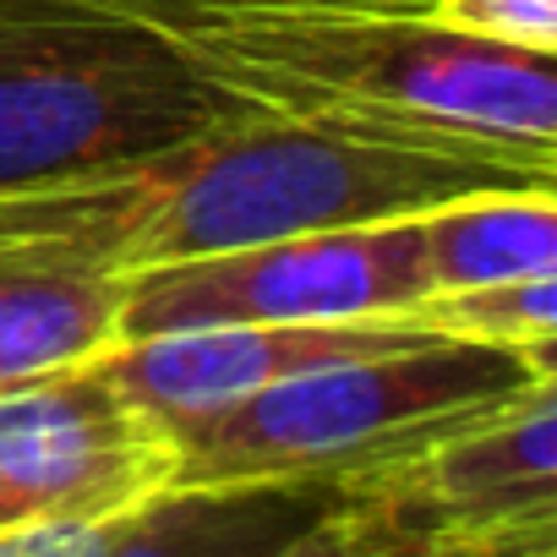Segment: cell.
Wrapping results in <instances>:
<instances>
[{"mask_svg": "<svg viewBox=\"0 0 557 557\" xmlns=\"http://www.w3.org/2000/svg\"><path fill=\"white\" fill-rule=\"evenodd\" d=\"M426 301L416 219L312 230L121 278V345L246 323H367Z\"/></svg>", "mask_w": 557, "mask_h": 557, "instance_id": "obj_5", "label": "cell"}, {"mask_svg": "<svg viewBox=\"0 0 557 557\" xmlns=\"http://www.w3.org/2000/svg\"><path fill=\"white\" fill-rule=\"evenodd\" d=\"M104 557H421V541L345 481H175L115 519Z\"/></svg>", "mask_w": 557, "mask_h": 557, "instance_id": "obj_7", "label": "cell"}, {"mask_svg": "<svg viewBox=\"0 0 557 557\" xmlns=\"http://www.w3.org/2000/svg\"><path fill=\"white\" fill-rule=\"evenodd\" d=\"M426 17L492 50H513V55L557 50V0H426Z\"/></svg>", "mask_w": 557, "mask_h": 557, "instance_id": "obj_12", "label": "cell"}, {"mask_svg": "<svg viewBox=\"0 0 557 557\" xmlns=\"http://www.w3.org/2000/svg\"><path fill=\"white\" fill-rule=\"evenodd\" d=\"M421 334L405 318H367V323H246V329H186L126 339L99 367L132 394L170 437L329 361H350L383 345Z\"/></svg>", "mask_w": 557, "mask_h": 557, "instance_id": "obj_9", "label": "cell"}, {"mask_svg": "<svg viewBox=\"0 0 557 557\" xmlns=\"http://www.w3.org/2000/svg\"><path fill=\"white\" fill-rule=\"evenodd\" d=\"M421 557H426V552H421Z\"/></svg>", "mask_w": 557, "mask_h": 557, "instance_id": "obj_14", "label": "cell"}, {"mask_svg": "<svg viewBox=\"0 0 557 557\" xmlns=\"http://www.w3.org/2000/svg\"><path fill=\"white\" fill-rule=\"evenodd\" d=\"M481 186H557L497 159L240 115L153 159L0 197V262L143 273L312 230L416 219Z\"/></svg>", "mask_w": 557, "mask_h": 557, "instance_id": "obj_1", "label": "cell"}, {"mask_svg": "<svg viewBox=\"0 0 557 557\" xmlns=\"http://www.w3.org/2000/svg\"><path fill=\"white\" fill-rule=\"evenodd\" d=\"M552 377V356L410 334L399 345L285 377L175 432V481L361 486Z\"/></svg>", "mask_w": 557, "mask_h": 557, "instance_id": "obj_3", "label": "cell"}, {"mask_svg": "<svg viewBox=\"0 0 557 557\" xmlns=\"http://www.w3.org/2000/svg\"><path fill=\"white\" fill-rule=\"evenodd\" d=\"M405 323H416L421 334H443V339L552 356V345H557V273L508 278V285H475V290H443V296L416 301L405 312Z\"/></svg>", "mask_w": 557, "mask_h": 557, "instance_id": "obj_11", "label": "cell"}, {"mask_svg": "<svg viewBox=\"0 0 557 557\" xmlns=\"http://www.w3.org/2000/svg\"><path fill=\"white\" fill-rule=\"evenodd\" d=\"M257 115L557 175L552 55L459 39L426 0H115Z\"/></svg>", "mask_w": 557, "mask_h": 557, "instance_id": "obj_2", "label": "cell"}, {"mask_svg": "<svg viewBox=\"0 0 557 557\" xmlns=\"http://www.w3.org/2000/svg\"><path fill=\"white\" fill-rule=\"evenodd\" d=\"M426 296L557 273V186H481L416 213Z\"/></svg>", "mask_w": 557, "mask_h": 557, "instance_id": "obj_10", "label": "cell"}, {"mask_svg": "<svg viewBox=\"0 0 557 557\" xmlns=\"http://www.w3.org/2000/svg\"><path fill=\"white\" fill-rule=\"evenodd\" d=\"M251 115L115 0H0V197L88 181Z\"/></svg>", "mask_w": 557, "mask_h": 557, "instance_id": "obj_4", "label": "cell"}, {"mask_svg": "<svg viewBox=\"0 0 557 557\" xmlns=\"http://www.w3.org/2000/svg\"><path fill=\"white\" fill-rule=\"evenodd\" d=\"M361 486L421 552L443 535L557 524V377Z\"/></svg>", "mask_w": 557, "mask_h": 557, "instance_id": "obj_8", "label": "cell"}, {"mask_svg": "<svg viewBox=\"0 0 557 557\" xmlns=\"http://www.w3.org/2000/svg\"><path fill=\"white\" fill-rule=\"evenodd\" d=\"M126 519V513H121ZM115 519H55L0 535V557H104Z\"/></svg>", "mask_w": 557, "mask_h": 557, "instance_id": "obj_13", "label": "cell"}, {"mask_svg": "<svg viewBox=\"0 0 557 557\" xmlns=\"http://www.w3.org/2000/svg\"><path fill=\"white\" fill-rule=\"evenodd\" d=\"M175 437L94 367L0 388V535L121 519L175 486Z\"/></svg>", "mask_w": 557, "mask_h": 557, "instance_id": "obj_6", "label": "cell"}]
</instances>
